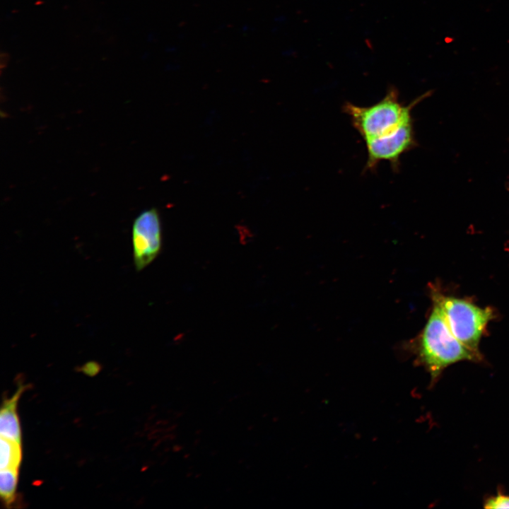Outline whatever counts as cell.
Instances as JSON below:
<instances>
[{
  "label": "cell",
  "mask_w": 509,
  "mask_h": 509,
  "mask_svg": "<svg viewBox=\"0 0 509 509\" xmlns=\"http://www.w3.org/2000/svg\"><path fill=\"white\" fill-rule=\"evenodd\" d=\"M416 362L424 367L434 385L448 366L462 361H480L482 356L463 344L451 331L440 306L433 302L429 317L414 344Z\"/></svg>",
  "instance_id": "1"
},
{
  "label": "cell",
  "mask_w": 509,
  "mask_h": 509,
  "mask_svg": "<svg viewBox=\"0 0 509 509\" xmlns=\"http://www.w3.org/2000/svg\"><path fill=\"white\" fill-rule=\"evenodd\" d=\"M422 98L404 105L399 101L397 91L391 89L382 100L372 105L364 107L346 103L343 109L365 141L391 135L412 122L411 110Z\"/></svg>",
  "instance_id": "2"
},
{
  "label": "cell",
  "mask_w": 509,
  "mask_h": 509,
  "mask_svg": "<svg viewBox=\"0 0 509 509\" xmlns=\"http://www.w3.org/2000/svg\"><path fill=\"white\" fill-rule=\"evenodd\" d=\"M433 302L441 308L453 334L467 347L480 353L479 344L483 333L493 317L491 308H481L469 300L445 296L435 288L431 290Z\"/></svg>",
  "instance_id": "3"
},
{
  "label": "cell",
  "mask_w": 509,
  "mask_h": 509,
  "mask_svg": "<svg viewBox=\"0 0 509 509\" xmlns=\"http://www.w3.org/2000/svg\"><path fill=\"white\" fill-rule=\"evenodd\" d=\"M131 240L134 266L139 271L150 264L161 249V225L156 209L145 210L136 218Z\"/></svg>",
  "instance_id": "4"
},
{
  "label": "cell",
  "mask_w": 509,
  "mask_h": 509,
  "mask_svg": "<svg viewBox=\"0 0 509 509\" xmlns=\"http://www.w3.org/2000/svg\"><path fill=\"white\" fill-rule=\"evenodd\" d=\"M367 151L365 170H374L379 163L387 161L393 169L400 165L402 155L414 145L413 123L402 127L395 133L364 141Z\"/></svg>",
  "instance_id": "5"
},
{
  "label": "cell",
  "mask_w": 509,
  "mask_h": 509,
  "mask_svg": "<svg viewBox=\"0 0 509 509\" xmlns=\"http://www.w3.org/2000/svg\"><path fill=\"white\" fill-rule=\"evenodd\" d=\"M23 390L24 387L20 386L11 398L4 402L0 412L1 436L20 444H21V431L16 409Z\"/></svg>",
  "instance_id": "6"
},
{
  "label": "cell",
  "mask_w": 509,
  "mask_h": 509,
  "mask_svg": "<svg viewBox=\"0 0 509 509\" xmlns=\"http://www.w3.org/2000/svg\"><path fill=\"white\" fill-rule=\"evenodd\" d=\"M0 469H18L22 459L21 444L1 436Z\"/></svg>",
  "instance_id": "7"
},
{
  "label": "cell",
  "mask_w": 509,
  "mask_h": 509,
  "mask_svg": "<svg viewBox=\"0 0 509 509\" xmlns=\"http://www.w3.org/2000/svg\"><path fill=\"white\" fill-rule=\"evenodd\" d=\"M18 469H4L0 472V494L6 504H11L15 499L18 482Z\"/></svg>",
  "instance_id": "8"
},
{
  "label": "cell",
  "mask_w": 509,
  "mask_h": 509,
  "mask_svg": "<svg viewBox=\"0 0 509 509\" xmlns=\"http://www.w3.org/2000/svg\"><path fill=\"white\" fill-rule=\"evenodd\" d=\"M484 507L487 509L509 508V495L498 491L485 499Z\"/></svg>",
  "instance_id": "9"
},
{
  "label": "cell",
  "mask_w": 509,
  "mask_h": 509,
  "mask_svg": "<svg viewBox=\"0 0 509 509\" xmlns=\"http://www.w3.org/2000/svg\"><path fill=\"white\" fill-rule=\"evenodd\" d=\"M8 58H9V57H8V55L7 54H6V53H4V54L2 53V54H1V66L3 65V64H6V63L8 62Z\"/></svg>",
  "instance_id": "10"
}]
</instances>
